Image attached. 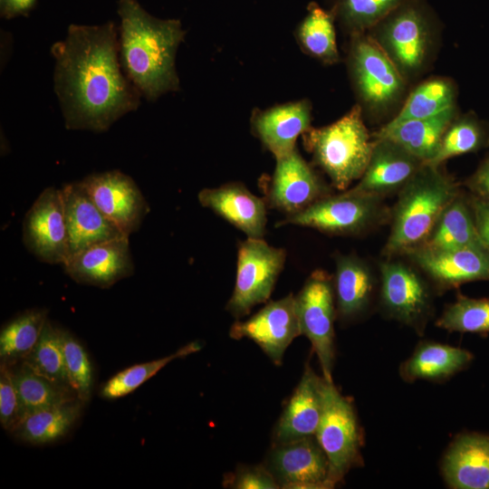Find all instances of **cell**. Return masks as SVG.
Wrapping results in <instances>:
<instances>
[{
    "label": "cell",
    "instance_id": "cell-36",
    "mask_svg": "<svg viewBox=\"0 0 489 489\" xmlns=\"http://www.w3.org/2000/svg\"><path fill=\"white\" fill-rule=\"evenodd\" d=\"M200 349L199 341H192L168 356L124 369L102 385L101 396L106 399H116L129 395L172 360L195 353Z\"/></svg>",
    "mask_w": 489,
    "mask_h": 489
},
{
    "label": "cell",
    "instance_id": "cell-39",
    "mask_svg": "<svg viewBox=\"0 0 489 489\" xmlns=\"http://www.w3.org/2000/svg\"><path fill=\"white\" fill-rule=\"evenodd\" d=\"M65 368L70 385L83 403L91 398L93 369L82 344L71 332L62 329Z\"/></svg>",
    "mask_w": 489,
    "mask_h": 489
},
{
    "label": "cell",
    "instance_id": "cell-34",
    "mask_svg": "<svg viewBox=\"0 0 489 489\" xmlns=\"http://www.w3.org/2000/svg\"><path fill=\"white\" fill-rule=\"evenodd\" d=\"M489 145V128L474 113L457 116L445 131L435 158L434 167L459 155L477 152Z\"/></svg>",
    "mask_w": 489,
    "mask_h": 489
},
{
    "label": "cell",
    "instance_id": "cell-29",
    "mask_svg": "<svg viewBox=\"0 0 489 489\" xmlns=\"http://www.w3.org/2000/svg\"><path fill=\"white\" fill-rule=\"evenodd\" d=\"M83 402L74 399L27 415L12 432L24 442L45 445L63 437L80 417Z\"/></svg>",
    "mask_w": 489,
    "mask_h": 489
},
{
    "label": "cell",
    "instance_id": "cell-13",
    "mask_svg": "<svg viewBox=\"0 0 489 489\" xmlns=\"http://www.w3.org/2000/svg\"><path fill=\"white\" fill-rule=\"evenodd\" d=\"M23 241L38 260L63 265L69 258V244L61 189H43L26 212Z\"/></svg>",
    "mask_w": 489,
    "mask_h": 489
},
{
    "label": "cell",
    "instance_id": "cell-42",
    "mask_svg": "<svg viewBox=\"0 0 489 489\" xmlns=\"http://www.w3.org/2000/svg\"><path fill=\"white\" fill-rule=\"evenodd\" d=\"M469 203L478 235L489 249V201L471 194Z\"/></svg>",
    "mask_w": 489,
    "mask_h": 489
},
{
    "label": "cell",
    "instance_id": "cell-44",
    "mask_svg": "<svg viewBox=\"0 0 489 489\" xmlns=\"http://www.w3.org/2000/svg\"><path fill=\"white\" fill-rule=\"evenodd\" d=\"M35 0H6L1 9L2 15L11 18L17 14H26L34 5Z\"/></svg>",
    "mask_w": 489,
    "mask_h": 489
},
{
    "label": "cell",
    "instance_id": "cell-28",
    "mask_svg": "<svg viewBox=\"0 0 489 489\" xmlns=\"http://www.w3.org/2000/svg\"><path fill=\"white\" fill-rule=\"evenodd\" d=\"M421 246L433 249L462 247L488 249L476 230L469 197L459 193L449 203L441 214L430 236Z\"/></svg>",
    "mask_w": 489,
    "mask_h": 489
},
{
    "label": "cell",
    "instance_id": "cell-10",
    "mask_svg": "<svg viewBox=\"0 0 489 489\" xmlns=\"http://www.w3.org/2000/svg\"><path fill=\"white\" fill-rule=\"evenodd\" d=\"M294 298L301 334L311 341L322 377L333 381L334 321L337 319L333 276L324 270L313 271Z\"/></svg>",
    "mask_w": 489,
    "mask_h": 489
},
{
    "label": "cell",
    "instance_id": "cell-45",
    "mask_svg": "<svg viewBox=\"0 0 489 489\" xmlns=\"http://www.w3.org/2000/svg\"><path fill=\"white\" fill-rule=\"evenodd\" d=\"M6 0H0V7L1 9L5 6Z\"/></svg>",
    "mask_w": 489,
    "mask_h": 489
},
{
    "label": "cell",
    "instance_id": "cell-25",
    "mask_svg": "<svg viewBox=\"0 0 489 489\" xmlns=\"http://www.w3.org/2000/svg\"><path fill=\"white\" fill-rule=\"evenodd\" d=\"M324 378L306 364L302 377L273 432V443L315 436L322 413Z\"/></svg>",
    "mask_w": 489,
    "mask_h": 489
},
{
    "label": "cell",
    "instance_id": "cell-4",
    "mask_svg": "<svg viewBox=\"0 0 489 489\" xmlns=\"http://www.w3.org/2000/svg\"><path fill=\"white\" fill-rule=\"evenodd\" d=\"M303 145L312 160L341 191L363 175L375 144L362 118V109L354 105L333 123L311 128L302 135Z\"/></svg>",
    "mask_w": 489,
    "mask_h": 489
},
{
    "label": "cell",
    "instance_id": "cell-12",
    "mask_svg": "<svg viewBox=\"0 0 489 489\" xmlns=\"http://www.w3.org/2000/svg\"><path fill=\"white\" fill-rule=\"evenodd\" d=\"M263 465L280 488H331L329 460L315 436L273 443Z\"/></svg>",
    "mask_w": 489,
    "mask_h": 489
},
{
    "label": "cell",
    "instance_id": "cell-11",
    "mask_svg": "<svg viewBox=\"0 0 489 489\" xmlns=\"http://www.w3.org/2000/svg\"><path fill=\"white\" fill-rule=\"evenodd\" d=\"M379 272V302L383 314L423 335L433 313L428 283L417 270L400 261L381 263Z\"/></svg>",
    "mask_w": 489,
    "mask_h": 489
},
{
    "label": "cell",
    "instance_id": "cell-33",
    "mask_svg": "<svg viewBox=\"0 0 489 489\" xmlns=\"http://www.w3.org/2000/svg\"><path fill=\"white\" fill-rule=\"evenodd\" d=\"M455 84L446 78H431L417 85L408 96L399 112L388 124L429 118L455 107Z\"/></svg>",
    "mask_w": 489,
    "mask_h": 489
},
{
    "label": "cell",
    "instance_id": "cell-22",
    "mask_svg": "<svg viewBox=\"0 0 489 489\" xmlns=\"http://www.w3.org/2000/svg\"><path fill=\"white\" fill-rule=\"evenodd\" d=\"M312 105L308 100L288 102L254 112V134L275 158L293 151L297 139L311 127Z\"/></svg>",
    "mask_w": 489,
    "mask_h": 489
},
{
    "label": "cell",
    "instance_id": "cell-15",
    "mask_svg": "<svg viewBox=\"0 0 489 489\" xmlns=\"http://www.w3.org/2000/svg\"><path fill=\"white\" fill-rule=\"evenodd\" d=\"M101 213L126 235L138 231L149 206L135 181L120 170L93 173L81 180Z\"/></svg>",
    "mask_w": 489,
    "mask_h": 489
},
{
    "label": "cell",
    "instance_id": "cell-23",
    "mask_svg": "<svg viewBox=\"0 0 489 489\" xmlns=\"http://www.w3.org/2000/svg\"><path fill=\"white\" fill-rule=\"evenodd\" d=\"M334 259L336 318L342 324H350L369 311L375 294V276L367 262L354 254H337Z\"/></svg>",
    "mask_w": 489,
    "mask_h": 489
},
{
    "label": "cell",
    "instance_id": "cell-40",
    "mask_svg": "<svg viewBox=\"0 0 489 489\" xmlns=\"http://www.w3.org/2000/svg\"><path fill=\"white\" fill-rule=\"evenodd\" d=\"M21 405L12 367L1 363L0 368V423L13 432L21 422Z\"/></svg>",
    "mask_w": 489,
    "mask_h": 489
},
{
    "label": "cell",
    "instance_id": "cell-21",
    "mask_svg": "<svg viewBox=\"0 0 489 489\" xmlns=\"http://www.w3.org/2000/svg\"><path fill=\"white\" fill-rule=\"evenodd\" d=\"M200 205L243 232L248 238H264L267 224L264 198L253 194L241 182H229L204 188L198 195Z\"/></svg>",
    "mask_w": 489,
    "mask_h": 489
},
{
    "label": "cell",
    "instance_id": "cell-30",
    "mask_svg": "<svg viewBox=\"0 0 489 489\" xmlns=\"http://www.w3.org/2000/svg\"><path fill=\"white\" fill-rule=\"evenodd\" d=\"M21 405V421L29 414L79 399L75 392L35 372L25 362L11 365Z\"/></svg>",
    "mask_w": 489,
    "mask_h": 489
},
{
    "label": "cell",
    "instance_id": "cell-18",
    "mask_svg": "<svg viewBox=\"0 0 489 489\" xmlns=\"http://www.w3.org/2000/svg\"><path fill=\"white\" fill-rule=\"evenodd\" d=\"M62 266L78 283L109 288L134 273L129 236L89 246L70 256Z\"/></svg>",
    "mask_w": 489,
    "mask_h": 489
},
{
    "label": "cell",
    "instance_id": "cell-1",
    "mask_svg": "<svg viewBox=\"0 0 489 489\" xmlns=\"http://www.w3.org/2000/svg\"><path fill=\"white\" fill-rule=\"evenodd\" d=\"M51 53L53 89L67 129L104 132L140 105L142 96L120 64L113 22L69 25Z\"/></svg>",
    "mask_w": 489,
    "mask_h": 489
},
{
    "label": "cell",
    "instance_id": "cell-3",
    "mask_svg": "<svg viewBox=\"0 0 489 489\" xmlns=\"http://www.w3.org/2000/svg\"><path fill=\"white\" fill-rule=\"evenodd\" d=\"M458 194V185L440 167L424 164L398 192L384 254H407L424 244Z\"/></svg>",
    "mask_w": 489,
    "mask_h": 489
},
{
    "label": "cell",
    "instance_id": "cell-19",
    "mask_svg": "<svg viewBox=\"0 0 489 489\" xmlns=\"http://www.w3.org/2000/svg\"><path fill=\"white\" fill-rule=\"evenodd\" d=\"M369 164L350 191L382 197L400 191L424 163L398 143L374 139Z\"/></svg>",
    "mask_w": 489,
    "mask_h": 489
},
{
    "label": "cell",
    "instance_id": "cell-17",
    "mask_svg": "<svg viewBox=\"0 0 489 489\" xmlns=\"http://www.w3.org/2000/svg\"><path fill=\"white\" fill-rule=\"evenodd\" d=\"M439 290L489 281V250L481 247L433 249L418 246L406 254Z\"/></svg>",
    "mask_w": 489,
    "mask_h": 489
},
{
    "label": "cell",
    "instance_id": "cell-6",
    "mask_svg": "<svg viewBox=\"0 0 489 489\" xmlns=\"http://www.w3.org/2000/svg\"><path fill=\"white\" fill-rule=\"evenodd\" d=\"M371 30L405 79L424 68L432 48L433 24L418 1L406 0Z\"/></svg>",
    "mask_w": 489,
    "mask_h": 489
},
{
    "label": "cell",
    "instance_id": "cell-24",
    "mask_svg": "<svg viewBox=\"0 0 489 489\" xmlns=\"http://www.w3.org/2000/svg\"><path fill=\"white\" fill-rule=\"evenodd\" d=\"M441 472L450 488L489 489V436H457L444 455Z\"/></svg>",
    "mask_w": 489,
    "mask_h": 489
},
{
    "label": "cell",
    "instance_id": "cell-37",
    "mask_svg": "<svg viewBox=\"0 0 489 489\" xmlns=\"http://www.w3.org/2000/svg\"><path fill=\"white\" fill-rule=\"evenodd\" d=\"M436 325L449 332L489 333V298L458 295L446 306Z\"/></svg>",
    "mask_w": 489,
    "mask_h": 489
},
{
    "label": "cell",
    "instance_id": "cell-9",
    "mask_svg": "<svg viewBox=\"0 0 489 489\" xmlns=\"http://www.w3.org/2000/svg\"><path fill=\"white\" fill-rule=\"evenodd\" d=\"M351 35L349 65L356 91L369 110L384 111L401 98L405 78L370 34Z\"/></svg>",
    "mask_w": 489,
    "mask_h": 489
},
{
    "label": "cell",
    "instance_id": "cell-26",
    "mask_svg": "<svg viewBox=\"0 0 489 489\" xmlns=\"http://www.w3.org/2000/svg\"><path fill=\"white\" fill-rule=\"evenodd\" d=\"M473 360V353L465 349L435 340H422L400 364L398 373L408 383L417 380L440 383L466 369Z\"/></svg>",
    "mask_w": 489,
    "mask_h": 489
},
{
    "label": "cell",
    "instance_id": "cell-35",
    "mask_svg": "<svg viewBox=\"0 0 489 489\" xmlns=\"http://www.w3.org/2000/svg\"><path fill=\"white\" fill-rule=\"evenodd\" d=\"M23 361L46 379L72 388L65 368L62 329L48 319L38 342Z\"/></svg>",
    "mask_w": 489,
    "mask_h": 489
},
{
    "label": "cell",
    "instance_id": "cell-16",
    "mask_svg": "<svg viewBox=\"0 0 489 489\" xmlns=\"http://www.w3.org/2000/svg\"><path fill=\"white\" fill-rule=\"evenodd\" d=\"M301 334L295 298L292 293L268 302L245 321H236L229 331L234 340L249 339L276 364L281 365L284 351Z\"/></svg>",
    "mask_w": 489,
    "mask_h": 489
},
{
    "label": "cell",
    "instance_id": "cell-32",
    "mask_svg": "<svg viewBox=\"0 0 489 489\" xmlns=\"http://www.w3.org/2000/svg\"><path fill=\"white\" fill-rule=\"evenodd\" d=\"M302 50L326 64L339 62L334 16L315 3L310 4L308 13L296 32Z\"/></svg>",
    "mask_w": 489,
    "mask_h": 489
},
{
    "label": "cell",
    "instance_id": "cell-2",
    "mask_svg": "<svg viewBox=\"0 0 489 489\" xmlns=\"http://www.w3.org/2000/svg\"><path fill=\"white\" fill-rule=\"evenodd\" d=\"M119 55L128 79L148 101L179 89L175 59L185 31L177 19L152 16L137 0H120Z\"/></svg>",
    "mask_w": 489,
    "mask_h": 489
},
{
    "label": "cell",
    "instance_id": "cell-8",
    "mask_svg": "<svg viewBox=\"0 0 489 489\" xmlns=\"http://www.w3.org/2000/svg\"><path fill=\"white\" fill-rule=\"evenodd\" d=\"M287 257L283 248L264 238H246L237 245L236 276L226 311L240 319L258 304L267 302Z\"/></svg>",
    "mask_w": 489,
    "mask_h": 489
},
{
    "label": "cell",
    "instance_id": "cell-27",
    "mask_svg": "<svg viewBox=\"0 0 489 489\" xmlns=\"http://www.w3.org/2000/svg\"><path fill=\"white\" fill-rule=\"evenodd\" d=\"M456 117L455 106L429 118L387 123L372 137L391 139L427 164L436 155L445 131Z\"/></svg>",
    "mask_w": 489,
    "mask_h": 489
},
{
    "label": "cell",
    "instance_id": "cell-43",
    "mask_svg": "<svg viewBox=\"0 0 489 489\" xmlns=\"http://www.w3.org/2000/svg\"><path fill=\"white\" fill-rule=\"evenodd\" d=\"M471 194L489 201V155L466 180Z\"/></svg>",
    "mask_w": 489,
    "mask_h": 489
},
{
    "label": "cell",
    "instance_id": "cell-7",
    "mask_svg": "<svg viewBox=\"0 0 489 489\" xmlns=\"http://www.w3.org/2000/svg\"><path fill=\"white\" fill-rule=\"evenodd\" d=\"M382 197L345 190L324 197L303 211L287 216L276 226L293 225L331 235H359L387 216Z\"/></svg>",
    "mask_w": 489,
    "mask_h": 489
},
{
    "label": "cell",
    "instance_id": "cell-14",
    "mask_svg": "<svg viewBox=\"0 0 489 489\" xmlns=\"http://www.w3.org/2000/svg\"><path fill=\"white\" fill-rule=\"evenodd\" d=\"M329 195V186L295 149L276 158L273 174L266 187L264 200L269 208L287 216L303 211Z\"/></svg>",
    "mask_w": 489,
    "mask_h": 489
},
{
    "label": "cell",
    "instance_id": "cell-5",
    "mask_svg": "<svg viewBox=\"0 0 489 489\" xmlns=\"http://www.w3.org/2000/svg\"><path fill=\"white\" fill-rule=\"evenodd\" d=\"M315 437L329 460L331 488L340 483L350 469L363 464V434L355 408L333 381L325 379L322 413Z\"/></svg>",
    "mask_w": 489,
    "mask_h": 489
},
{
    "label": "cell",
    "instance_id": "cell-20",
    "mask_svg": "<svg viewBox=\"0 0 489 489\" xmlns=\"http://www.w3.org/2000/svg\"><path fill=\"white\" fill-rule=\"evenodd\" d=\"M61 192L67 227L69 257L98 243L128 236L101 213L81 181L63 185Z\"/></svg>",
    "mask_w": 489,
    "mask_h": 489
},
{
    "label": "cell",
    "instance_id": "cell-38",
    "mask_svg": "<svg viewBox=\"0 0 489 489\" xmlns=\"http://www.w3.org/2000/svg\"><path fill=\"white\" fill-rule=\"evenodd\" d=\"M406 0H336L335 13L346 29L362 34L371 30Z\"/></svg>",
    "mask_w": 489,
    "mask_h": 489
},
{
    "label": "cell",
    "instance_id": "cell-41",
    "mask_svg": "<svg viewBox=\"0 0 489 489\" xmlns=\"http://www.w3.org/2000/svg\"><path fill=\"white\" fill-rule=\"evenodd\" d=\"M224 487L235 489H277L278 483L264 465H240L224 477Z\"/></svg>",
    "mask_w": 489,
    "mask_h": 489
},
{
    "label": "cell",
    "instance_id": "cell-31",
    "mask_svg": "<svg viewBox=\"0 0 489 489\" xmlns=\"http://www.w3.org/2000/svg\"><path fill=\"white\" fill-rule=\"evenodd\" d=\"M45 309L27 310L5 323L0 331L1 363L17 364L35 347L47 321Z\"/></svg>",
    "mask_w": 489,
    "mask_h": 489
}]
</instances>
